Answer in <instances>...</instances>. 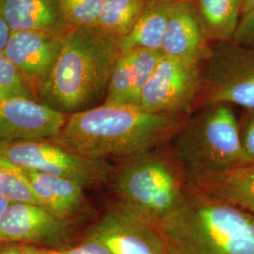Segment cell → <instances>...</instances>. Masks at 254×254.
I'll return each instance as SVG.
<instances>
[{"instance_id":"cell-1","label":"cell","mask_w":254,"mask_h":254,"mask_svg":"<svg viewBox=\"0 0 254 254\" xmlns=\"http://www.w3.org/2000/svg\"><path fill=\"white\" fill-rule=\"evenodd\" d=\"M188 120L186 115L103 104L71 114L50 141L89 158L126 159L168 143Z\"/></svg>"},{"instance_id":"cell-2","label":"cell","mask_w":254,"mask_h":254,"mask_svg":"<svg viewBox=\"0 0 254 254\" xmlns=\"http://www.w3.org/2000/svg\"><path fill=\"white\" fill-rule=\"evenodd\" d=\"M121 53L119 39L97 27L72 28L51 69L37 88L44 104L64 114L91 109L106 97Z\"/></svg>"},{"instance_id":"cell-3","label":"cell","mask_w":254,"mask_h":254,"mask_svg":"<svg viewBox=\"0 0 254 254\" xmlns=\"http://www.w3.org/2000/svg\"><path fill=\"white\" fill-rule=\"evenodd\" d=\"M156 230L171 254H254V215L189 184Z\"/></svg>"},{"instance_id":"cell-4","label":"cell","mask_w":254,"mask_h":254,"mask_svg":"<svg viewBox=\"0 0 254 254\" xmlns=\"http://www.w3.org/2000/svg\"><path fill=\"white\" fill-rule=\"evenodd\" d=\"M186 188L172 151L159 148L124 159L113 179L119 203L155 229L180 206Z\"/></svg>"},{"instance_id":"cell-5","label":"cell","mask_w":254,"mask_h":254,"mask_svg":"<svg viewBox=\"0 0 254 254\" xmlns=\"http://www.w3.org/2000/svg\"><path fill=\"white\" fill-rule=\"evenodd\" d=\"M171 151L187 183L229 171L241 163L240 128L231 105L204 106L174 136Z\"/></svg>"},{"instance_id":"cell-6","label":"cell","mask_w":254,"mask_h":254,"mask_svg":"<svg viewBox=\"0 0 254 254\" xmlns=\"http://www.w3.org/2000/svg\"><path fill=\"white\" fill-rule=\"evenodd\" d=\"M0 156L23 169L70 179L84 188L106 183L112 174L107 160L74 154L45 139L0 141Z\"/></svg>"},{"instance_id":"cell-7","label":"cell","mask_w":254,"mask_h":254,"mask_svg":"<svg viewBox=\"0 0 254 254\" xmlns=\"http://www.w3.org/2000/svg\"><path fill=\"white\" fill-rule=\"evenodd\" d=\"M212 48L199 107L223 103L254 111V49L233 42Z\"/></svg>"},{"instance_id":"cell-8","label":"cell","mask_w":254,"mask_h":254,"mask_svg":"<svg viewBox=\"0 0 254 254\" xmlns=\"http://www.w3.org/2000/svg\"><path fill=\"white\" fill-rule=\"evenodd\" d=\"M202 86L200 64L162 54L136 107L149 112L188 116L199 107Z\"/></svg>"},{"instance_id":"cell-9","label":"cell","mask_w":254,"mask_h":254,"mask_svg":"<svg viewBox=\"0 0 254 254\" xmlns=\"http://www.w3.org/2000/svg\"><path fill=\"white\" fill-rule=\"evenodd\" d=\"M86 237L99 241L113 254H171L155 228L119 202L90 229Z\"/></svg>"},{"instance_id":"cell-10","label":"cell","mask_w":254,"mask_h":254,"mask_svg":"<svg viewBox=\"0 0 254 254\" xmlns=\"http://www.w3.org/2000/svg\"><path fill=\"white\" fill-rule=\"evenodd\" d=\"M67 115L34 99L14 97L0 100V141L53 138L67 122Z\"/></svg>"},{"instance_id":"cell-11","label":"cell","mask_w":254,"mask_h":254,"mask_svg":"<svg viewBox=\"0 0 254 254\" xmlns=\"http://www.w3.org/2000/svg\"><path fill=\"white\" fill-rule=\"evenodd\" d=\"M161 53L193 64L208 62L212 47L191 0L174 1L164 34Z\"/></svg>"},{"instance_id":"cell-12","label":"cell","mask_w":254,"mask_h":254,"mask_svg":"<svg viewBox=\"0 0 254 254\" xmlns=\"http://www.w3.org/2000/svg\"><path fill=\"white\" fill-rule=\"evenodd\" d=\"M69 219L32 203L11 202L0 218V241H60L69 236Z\"/></svg>"},{"instance_id":"cell-13","label":"cell","mask_w":254,"mask_h":254,"mask_svg":"<svg viewBox=\"0 0 254 254\" xmlns=\"http://www.w3.org/2000/svg\"><path fill=\"white\" fill-rule=\"evenodd\" d=\"M64 36L36 31L12 32L3 53L35 91L60 53Z\"/></svg>"},{"instance_id":"cell-14","label":"cell","mask_w":254,"mask_h":254,"mask_svg":"<svg viewBox=\"0 0 254 254\" xmlns=\"http://www.w3.org/2000/svg\"><path fill=\"white\" fill-rule=\"evenodd\" d=\"M12 32L36 31L64 36L69 27L59 0H0Z\"/></svg>"},{"instance_id":"cell-15","label":"cell","mask_w":254,"mask_h":254,"mask_svg":"<svg viewBox=\"0 0 254 254\" xmlns=\"http://www.w3.org/2000/svg\"><path fill=\"white\" fill-rule=\"evenodd\" d=\"M25 170L39 205L66 219L84 208L85 188L79 183L34 170Z\"/></svg>"},{"instance_id":"cell-16","label":"cell","mask_w":254,"mask_h":254,"mask_svg":"<svg viewBox=\"0 0 254 254\" xmlns=\"http://www.w3.org/2000/svg\"><path fill=\"white\" fill-rule=\"evenodd\" d=\"M187 184L254 216V163Z\"/></svg>"},{"instance_id":"cell-17","label":"cell","mask_w":254,"mask_h":254,"mask_svg":"<svg viewBox=\"0 0 254 254\" xmlns=\"http://www.w3.org/2000/svg\"><path fill=\"white\" fill-rule=\"evenodd\" d=\"M173 2L146 0L145 7L134 27L127 35L119 39L121 52L135 49L161 52L164 34Z\"/></svg>"},{"instance_id":"cell-18","label":"cell","mask_w":254,"mask_h":254,"mask_svg":"<svg viewBox=\"0 0 254 254\" xmlns=\"http://www.w3.org/2000/svg\"><path fill=\"white\" fill-rule=\"evenodd\" d=\"M209 43L232 42L242 14V0H191Z\"/></svg>"},{"instance_id":"cell-19","label":"cell","mask_w":254,"mask_h":254,"mask_svg":"<svg viewBox=\"0 0 254 254\" xmlns=\"http://www.w3.org/2000/svg\"><path fill=\"white\" fill-rule=\"evenodd\" d=\"M145 4L146 0H105L97 28L117 39L127 35Z\"/></svg>"},{"instance_id":"cell-20","label":"cell","mask_w":254,"mask_h":254,"mask_svg":"<svg viewBox=\"0 0 254 254\" xmlns=\"http://www.w3.org/2000/svg\"><path fill=\"white\" fill-rule=\"evenodd\" d=\"M0 194L10 202L38 204L26 170L1 156Z\"/></svg>"},{"instance_id":"cell-21","label":"cell","mask_w":254,"mask_h":254,"mask_svg":"<svg viewBox=\"0 0 254 254\" xmlns=\"http://www.w3.org/2000/svg\"><path fill=\"white\" fill-rule=\"evenodd\" d=\"M71 28L97 27L105 0H59Z\"/></svg>"},{"instance_id":"cell-22","label":"cell","mask_w":254,"mask_h":254,"mask_svg":"<svg viewBox=\"0 0 254 254\" xmlns=\"http://www.w3.org/2000/svg\"><path fill=\"white\" fill-rule=\"evenodd\" d=\"M136 57L135 63V73L131 88L122 105L135 106L138 102L140 94L146 84L154 73L162 53L155 50L136 49Z\"/></svg>"},{"instance_id":"cell-23","label":"cell","mask_w":254,"mask_h":254,"mask_svg":"<svg viewBox=\"0 0 254 254\" xmlns=\"http://www.w3.org/2000/svg\"><path fill=\"white\" fill-rule=\"evenodd\" d=\"M14 97L33 99L34 89L2 52L0 53V100Z\"/></svg>"},{"instance_id":"cell-24","label":"cell","mask_w":254,"mask_h":254,"mask_svg":"<svg viewBox=\"0 0 254 254\" xmlns=\"http://www.w3.org/2000/svg\"><path fill=\"white\" fill-rule=\"evenodd\" d=\"M240 139H241V163L242 165L254 163V111L247 118L240 127Z\"/></svg>"},{"instance_id":"cell-25","label":"cell","mask_w":254,"mask_h":254,"mask_svg":"<svg viewBox=\"0 0 254 254\" xmlns=\"http://www.w3.org/2000/svg\"><path fill=\"white\" fill-rule=\"evenodd\" d=\"M232 42L254 49V9L241 14Z\"/></svg>"},{"instance_id":"cell-26","label":"cell","mask_w":254,"mask_h":254,"mask_svg":"<svg viewBox=\"0 0 254 254\" xmlns=\"http://www.w3.org/2000/svg\"><path fill=\"white\" fill-rule=\"evenodd\" d=\"M48 254H113L99 241L85 238L81 244L62 251H46Z\"/></svg>"},{"instance_id":"cell-27","label":"cell","mask_w":254,"mask_h":254,"mask_svg":"<svg viewBox=\"0 0 254 254\" xmlns=\"http://www.w3.org/2000/svg\"><path fill=\"white\" fill-rule=\"evenodd\" d=\"M12 31L9 27V24L7 23L6 19L4 17L3 11L0 5V53L4 52L6 46L9 43V38Z\"/></svg>"},{"instance_id":"cell-28","label":"cell","mask_w":254,"mask_h":254,"mask_svg":"<svg viewBox=\"0 0 254 254\" xmlns=\"http://www.w3.org/2000/svg\"><path fill=\"white\" fill-rule=\"evenodd\" d=\"M0 254H27L24 247L21 248H9L2 251Z\"/></svg>"},{"instance_id":"cell-29","label":"cell","mask_w":254,"mask_h":254,"mask_svg":"<svg viewBox=\"0 0 254 254\" xmlns=\"http://www.w3.org/2000/svg\"><path fill=\"white\" fill-rule=\"evenodd\" d=\"M11 202L9 200H7L5 197H3L0 194V218H2V216L4 215L5 211L8 209Z\"/></svg>"},{"instance_id":"cell-30","label":"cell","mask_w":254,"mask_h":254,"mask_svg":"<svg viewBox=\"0 0 254 254\" xmlns=\"http://www.w3.org/2000/svg\"><path fill=\"white\" fill-rule=\"evenodd\" d=\"M254 0H242V13L254 10Z\"/></svg>"},{"instance_id":"cell-31","label":"cell","mask_w":254,"mask_h":254,"mask_svg":"<svg viewBox=\"0 0 254 254\" xmlns=\"http://www.w3.org/2000/svg\"><path fill=\"white\" fill-rule=\"evenodd\" d=\"M24 248H25L27 254H48L46 253V251H39V250H36L34 248H30V247H27V246H25Z\"/></svg>"},{"instance_id":"cell-32","label":"cell","mask_w":254,"mask_h":254,"mask_svg":"<svg viewBox=\"0 0 254 254\" xmlns=\"http://www.w3.org/2000/svg\"><path fill=\"white\" fill-rule=\"evenodd\" d=\"M166 1H177V0H166Z\"/></svg>"}]
</instances>
